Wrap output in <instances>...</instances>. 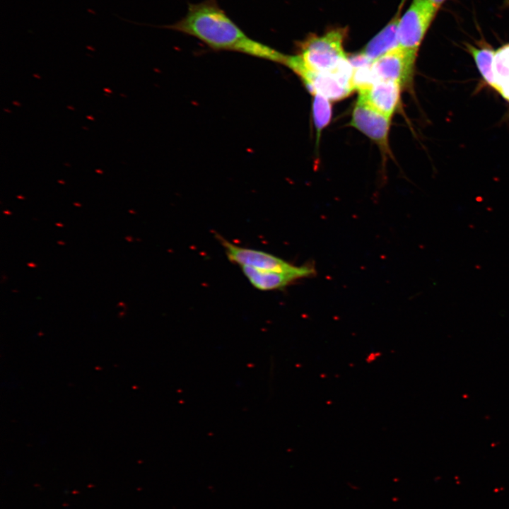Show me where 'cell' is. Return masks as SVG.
I'll list each match as a JSON object with an SVG mask.
<instances>
[{
    "mask_svg": "<svg viewBox=\"0 0 509 509\" xmlns=\"http://www.w3.org/2000/svg\"><path fill=\"white\" fill-rule=\"evenodd\" d=\"M164 27L194 37L216 51L240 52L281 64L286 56L250 37L219 6L217 0L189 4L184 17Z\"/></svg>",
    "mask_w": 509,
    "mask_h": 509,
    "instance_id": "cell-1",
    "label": "cell"
},
{
    "mask_svg": "<svg viewBox=\"0 0 509 509\" xmlns=\"http://www.w3.org/2000/svg\"><path fill=\"white\" fill-rule=\"evenodd\" d=\"M240 268L250 284L263 291L282 289L299 279L315 274V269L310 265H303L298 271L293 272L268 271L250 267Z\"/></svg>",
    "mask_w": 509,
    "mask_h": 509,
    "instance_id": "cell-8",
    "label": "cell"
},
{
    "mask_svg": "<svg viewBox=\"0 0 509 509\" xmlns=\"http://www.w3.org/2000/svg\"><path fill=\"white\" fill-rule=\"evenodd\" d=\"M492 71L495 81L493 90L509 103V43L495 50Z\"/></svg>",
    "mask_w": 509,
    "mask_h": 509,
    "instance_id": "cell-11",
    "label": "cell"
},
{
    "mask_svg": "<svg viewBox=\"0 0 509 509\" xmlns=\"http://www.w3.org/2000/svg\"><path fill=\"white\" fill-rule=\"evenodd\" d=\"M402 88L396 82L378 80L359 91L358 100L391 119L400 103Z\"/></svg>",
    "mask_w": 509,
    "mask_h": 509,
    "instance_id": "cell-9",
    "label": "cell"
},
{
    "mask_svg": "<svg viewBox=\"0 0 509 509\" xmlns=\"http://www.w3.org/2000/svg\"><path fill=\"white\" fill-rule=\"evenodd\" d=\"M466 50L475 62L476 67L486 83L493 89L495 86L492 71L495 50L489 46L476 47L471 44H465Z\"/></svg>",
    "mask_w": 509,
    "mask_h": 509,
    "instance_id": "cell-12",
    "label": "cell"
},
{
    "mask_svg": "<svg viewBox=\"0 0 509 509\" xmlns=\"http://www.w3.org/2000/svg\"><path fill=\"white\" fill-rule=\"evenodd\" d=\"M344 37L341 28L310 36L300 43L298 55L310 70L334 74L351 84L353 67L344 52Z\"/></svg>",
    "mask_w": 509,
    "mask_h": 509,
    "instance_id": "cell-2",
    "label": "cell"
},
{
    "mask_svg": "<svg viewBox=\"0 0 509 509\" xmlns=\"http://www.w3.org/2000/svg\"><path fill=\"white\" fill-rule=\"evenodd\" d=\"M418 52L397 47L373 62L371 68L376 80L390 81L402 88L412 85Z\"/></svg>",
    "mask_w": 509,
    "mask_h": 509,
    "instance_id": "cell-5",
    "label": "cell"
},
{
    "mask_svg": "<svg viewBox=\"0 0 509 509\" xmlns=\"http://www.w3.org/2000/svg\"><path fill=\"white\" fill-rule=\"evenodd\" d=\"M399 13L377 33L358 53L370 62L399 47L397 28Z\"/></svg>",
    "mask_w": 509,
    "mask_h": 509,
    "instance_id": "cell-10",
    "label": "cell"
},
{
    "mask_svg": "<svg viewBox=\"0 0 509 509\" xmlns=\"http://www.w3.org/2000/svg\"><path fill=\"white\" fill-rule=\"evenodd\" d=\"M228 259L240 267H250L260 270L276 272L298 271L302 266L293 265L286 260L264 251L235 245L218 235Z\"/></svg>",
    "mask_w": 509,
    "mask_h": 509,
    "instance_id": "cell-6",
    "label": "cell"
},
{
    "mask_svg": "<svg viewBox=\"0 0 509 509\" xmlns=\"http://www.w3.org/2000/svg\"><path fill=\"white\" fill-rule=\"evenodd\" d=\"M282 64L297 74L312 95L319 94L331 101H337L345 98L354 90L350 83L334 74L310 70L298 54H286Z\"/></svg>",
    "mask_w": 509,
    "mask_h": 509,
    "instance_id": "cell-4",
    "label": "cell"
},
{
    "mask_svg": "<svg viewBox=\"0 0 509 509\" xmlns=\"http://www.w3.org/2000/svg\"><path fill=\"white\" fill-rule=\"evenodd\" d=\"M390 119L358 100L352 112L351 125L375 142L381 151L388 153Z\"/></svg>",
    "mask_w": 509,
    "mask_h": 509,
    "instance_id": "cell-7",
    "label": "cell"
},
{
    "mask_svg": "<svg viewBox=\"0 0 509 509\" xmlns=\"http://www.w3.org/2000/svg\"><path fill=\"white\" fill-rule=\"evenodd\" d=\"M437 8H440L446 0H430Z\"/></svg>",
    "mask_w": 509,
    "mask_h": 509,
    "instance_id": "cell-14",
    "label": "cell"
},
{
    "mask_svg": "<svg viewBox=\"0 0 509 509\" xmlns=\"http://www.w3.org/2000/svg\"><path fill=\"white\" fill-rule=\"evenodd\" d=\"M438 9L430 0H413L399 20V47L418 52Z\"/></svg>",
    "mask_w": 509,
    "mask_h": 509,
    "instance_id": "cell-3",
    "label": "cell"
},
{
    "mask_svg": "<svg viewBox=\"0 0 509 509\" xmlns=\"http://www.w3.org/2000/svg\"><path fill=\"white\" fill-rule=\"evenodd\" d=\"M405 1H406V0H401V3H400V4H399V10H398V11H399L400 9L402 8V6H403L404 4L405 3Z\"/></svg>",
    "mask_w": 509,
    "mask_h": 509,
    "instance_id": "cell-15",
    "label": "cell"
},
{
    "mask_svg": "<svg viewBox=\"0 0 509 509\" xmlns=\"http://www.w3.org/2000/svg\"><path fill=\"white\" fill-rule=\"evenodd\" d=\"M331 100L319 95H313L312 100V117L314 124L317 131V143L320 141V137L322 129L328 125L332 117Z\"/></svg>",
    "mask_w": 509,
    "mask_h": 509,
    "instance_id": "cell-13",
    "label": "cell"
}]
</instances>
